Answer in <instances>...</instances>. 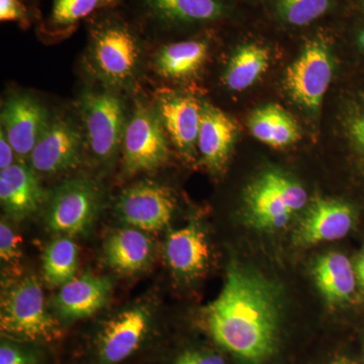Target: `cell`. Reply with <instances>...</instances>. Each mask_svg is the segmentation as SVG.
<instances>
[{"mask_svg":"<svg viewBox=\"0 0 364 364\" xmlns=\"http://www.w3.org/2000/svg\"><path fill=\"white\" fill-rule=\"evenodd\" d=\"M164 254L177 277L196 279L205 272L210 262V244L205 230L196 222L173 230L165 240Z\"/></svg>","mask_w":364,"mask_h":364,"instance_id":"obj_16","label":"cell"},{"mask_svg":"<svg viewBox=\"0 0 364 364\" xmlns=\"http://www.w3.org/2000/svg\"><path fill=\"white\" fill-rule=\"evenodd\" d=\"M238 135V126L226 112L210 104L202 105L198 149L203 162L213 172L224 168Z\"/></svg>","mask_w":364,"mask_h":364,"instance_id":"obj_19","label":"cell"},{"mask_svg":"<svg viewBox=\"0 0 364 364\" xmlns=\"http://www.w3.org/2000/svg\"><path fill=\"white\" fill-rule=\"evenodd\" d=\"M123 4L124 0H53L51 11L41 23L40 33L52 40L68 37L81 21Z\"/></svg>","mask_w":364,"mask_h":364,"instance_id":"obj_22","label":"cell"},{"mask_svg":"<svg viewBox=\"0 0 364 364\" xmlns=\"http://www.w3.org/2000/svg\"><path fill=\"white\" fill-rule=\"evenodd\" d=\"M280 318L277 287L233 261L221 293L202 311L200 324L214 344L241 364H265L279 347Z\"/></svg>","mask_w":364,"mask_h":364,"instance_id":"obj_1","label":"cell"},{"mask_svg":"<svg viewBox=\"0 0 364 364\" xmlns=\"http://www.w3.org/2000/svg\"><path fill=\"white\" fill-rule=\"evenodd\" d=\"M141 28L156 32L208 25L229 14L226 0H130Z\"/></svg>","mask_w":364,"mask_h":364,"instance_id":"obj_9","label":"cell"},{"mask_svg":"<svg viewBox=\"0 0 364 364\" xmlns=\"http://www.w3.org/2000/svg\"><path fill=\"white\" fill-rule=\"evenodd\" d=\"M308 202L299 182L279 171H267L249 184L244 193L246 214L254 227L279 230Z\"/></svg>","mask_w":364,"mask_h":364,"instance_id":"obj_4","label":"cell"},{"mask_svg":"<svg viewBox=\"0 0 364 364\" xmlns=\"http://www.w3.org/2000/svg\"><path fill=\"white\" fill-rule=\"evenodd\" d=\"M14 149L4 132H0V170H4L14 164Z\"/></svg>","mask_w":364,"mask_h":364,"instance_id":"obj_32","label":"cell"},{"mask_svg":"<svg viewBox=\"0 0 364 364\" xmlns=\"http://www.w3.org/2000/svg\"><path fill=\"white\" fill-rule=\"evenodd\" d=\"M79 251L71 237L60 236L46 248L43 256V277L48 286L61 287L75 277Z\"/></svg>","mask_w":364,"mask_h":364,"instance_id":"obj_26","label":"cell"},{"mask_svg":"<svg viewBox=\"0 0 364 364\" xmlns=\"http://www.w3.org/2000/svg\"><path fill=\"white\" fill-rule=\"evenodd\" d=\"M0 332L4 338L43 346L63 339L61 322L46 306L44 291L35 275L16 282L2 299Z\"/></svg>","mask_w":364,"mask_h":364,"instance_id":"obj_3","label":"cell"},{"mask_svg":"<svg viewBox=\"0 0 364 364\" xmlns=\"http://www.w3.org/2000/svg\"><path fill=\"white\" fill-rule=\"evenodd\" d=\"M112 282L109 277L83 274L61 287L54 299L55 312L66 323L87 318L100 312L111 296Z\"/></svg>","mask_w":364,"mask_h":364,"instance_id":"obj_15","label":"cell"},{"mask_svg":"<svg viewBox=\"0 0 364 364\" xmlns=\"http://www.w3.org/2000/svg\"><path fill=\"white\" fill-rule=\"evenodd\" d=\"M329 364H359L356 361L352 360L347 358H338L332 360Z\"/></svg>","mask_w":364,"mask_h":364,"instance_id":"obj_35","label":"cell"},{"mask_svg":"<svg viewBox=\"0 0 364 364\" xmlns=\"http://www.w3.org/2000/svg\"><path fill=\"white\" fill-rule=\"evenodd\" d=\"M268 66L269 52L267 48L255 44L241 46L228 62L225 85L236 92L248 90L265 73Z\"/></svg>","mask_w":364,"mask_h":364,"instance_id":"obj_25","label":"cell"},{"mask_svg":"<svg viewBox=\"0 0 364 364\" xmlns=\"http://www.w3.org/2000/svg\"><path fill=\"white\" fill-rule=\"evenodd\" d=\"M356 273H358L359 282H360V284L364 287V252L361 254L358 261V264H356Z\"/></svg>","mask_w":364,"mask_h":364,"instance_id":"obj_34","label":"cell"},{"mask_svg":"<svg viewBox=\"0 0 364 364\" xmlns=\"http://www.w3.org/2000/svg\"><path fill=\"white\" fill-rule=\"evenodd\" d=\"M88 23L87 66L109 87H123L136 78L143 53L140 25L117 9L100 11Z\"/></svg>","mask_w":364,"mask_h":364,"instance_id":"obj_2","label":"cell"},{"mask_svg":"<svg viewBox=\"0 0 364 364\" xmlns=\"http://www.w3.org/2000/svg\"><path fill=\"white\" fill-rule=\"evenodd\" d=\"M21 237L11 225L2 219L0 223V258L6 264L18 263L21 257Z\"/></svg>","mask_w":364,"mask_h":364,"instance_id":"obj_30","label":"cell"},{"mask_svg":"<svg viewBox=\"0 0 364 364\" xmlns=\"http://www.w3.org/2000/svg\"><path fill=\"white\" fill-rule=\"evenodd\" d=\"M83 141L82 133L69 119L50 122L31 153V167L47 176L68 171L80 162Z\"/></svg>","mask_w":364,"mask_h":364,"instance_id":"obj_12","label":"cell"},{"mask_svg":"<svg viewBox=\"0 0 364 364\" xmlns=\"http://www.w3.org/2000/svg\"><path fill=\"white\" fill-rule=\"evenodd\" d=\"M333 70L331 49L324 39L317 38L305 46L287 69L284 86L296 104L317 111L331 83Z\"/></svg>","mask_w":364,"mask_h":364,"instance_id":"obj_10","label":"cell"},{"mask_svg":"<svg viewBox=\"0 0 364 364\" xmlns=\"http://www.w3.org/2000/svg\"><path fill=\"white\" fill-rule=\"evenodd\" d=\"M152 332V315L144 306L116 314L91 338L90 364H126L145 349Z\"/></svg>","mask_w":364,"mask_h":364,"instance_id":"obj_5","label":"cell"},{"mask_svg":"<svg viewBox=\"0 0 364 364\" xmlns=\"http://www.w3.org/2000/svg\"><path fill=\"white\" fill-rule=\"evenodd\" d=\"M36 16L23 0H0V21L16 23L21 28H28Z\"/></svg>","mask_w":364,"mask_h":364,"instance_id":"obj_29","label":"cell"},{"mask_svg":"<svg viewBox=\"0 0 364 364\" xmlns=\"http://www.w3.org/2000/svg\"><path fill=\"white\" fill-rule=\"evenodd\" d=\"M79 112L91 154L100 161H111L122 148L128 122L123 100L111 90L86 91Z\"/></svg>","mask_w":364,"mask_h":364,"instance_id":"obj_6","label":"cell"},{"mask_svg":"<svg viewBox=\"0 0 364 364\" xmlns=\"http://www.w3.org/2000/svg\"><path fill=\"white\" fill-rule=\"evenodd\" d=\"M249 128L257 140L273 148L289 147L301 136L294 117L277 105H265L254 112Z\"/></svg>","mask_w":364,"mask_h":364,"instance_id":"obj_24","label":"cell"},{"mask_svg":"<svg viewBox=\"0 0 364 364\" xmlns=\"http://www.w3.org/2000/svg\"><path fill=\"white\" fill-rule=\"evenodd\" d=\"M122 151L128 174L154 171L168 160V138L155 107L136 105L127 122Z\"/></svg>","mask_w":364,"mask_h":364,"instance_id":"obj_8","label":"cell"},{"mask_svg":"<svg viewBox=\"0 0 364 364\" xmlns=\"http://www.w3.org/2000/svg\"><path fill=\"white\" fill-rule=\"evenodd\" d=\"M154 107L170 142L191 159L198 147L202 105L191 95L163 90L155 97Z\"/></svg>","mask_w":364,"mask_h":364,"instance_id":"obj_13","label":"cell"},{"mask_svg":"<svg viewBox=\"0 0 364 364\" xmlns=\"http://www.w3.org/2000/svg\"><path fill=\"white\" fill-rule=\"evenodd\" d=\"M49 123L47 109L32 95H14L2 105L1 130L18 156H30Z\"/></svg>","mask_w":364,"mask_h":364,"instance_id":"obj_14","label":"cell"},{"mask_svg":"<svg viewBox=\"0 0 364 364\" xmlns=\"http://www.w3.org/2000/svg\"><path fill=\"white\" fill-rule=\"evenodd\" d=\"M176 200L168 186L142 181L124 189L117 198L116 212L128 226L144 232L161 231L176 212Z\"/></svg>","mask_w":364,"mask_h":364,"instance_id":"obj_11","label":"cell"},{"mask_svg":"<svg viewBox=\"0 0 364 364\" xmlns=\"http://www.w3.org/2000/svg\"><path fill=\"white\" fill-rule=\"evenodd\" d=\"M363 4H364V0H363Z\"/></svg>","mask_w":364,"mask_h":364,"instance_id":"obj_37","label":"cell"},{"mask_svg":"<svg viewBox=\"0 0 364 364\" xmlns=\"http://www.w3.org/2000/svg\"><path fill=\"white\" fill-rule=\"evenodd\" d=\"M352 208L347 203L318 198L310 205L294 234L296 244L314 245L343 238L353 226Z\"/></svg>","mask_w":364,"mask_h":364,"instance_id":"obj_17","label":"cell"},{"mask_svg":"<svg viewBox=\"0 0 364 364\" xmlns=\"http://www.w3.org/2000/svg\"><path fill=\"white\" fill-rule=\"evenodd\" d=\"M42 347L1 337L0 364H43Z\"/></svg>","mask_w":364,"mask_h":364,"instance_id":"obj_28","label":"cell"},{"mask_svg":"<svg viewBox=\"0 0 364 364\" xmlns=\"http://www.w3.org/2000/svg\"><path fill=\"white\" fill-rule=\"evenodd\" d=\"M210 51L205 39H188L164 44L155 52L153 69L168 80H184L202 69Z\"/></svg>","mask_w":364,"mask_h":364,"instance_id":"obj_21","label":"cell"},{"mask_svg":"<svg viewBox=\"0 0 364 364\" xmlns=\"http://www.w3.org/2000/svg\"><path fill=\"white\" fill-rule=\"evenodd\" d=\"M154 257L152 239L142 230L122 228L105 242L104 258L112 269L124 274H135L149 267Z\"/></svg>","mask_w":364,"mask_h":364,"instance_id":"obj_20","label":"cell"},{"mask_svg":"<svg viewBox=\"0 0 364 364\" xmlns=\"http://www.w3.org/2000/svg\"><path fill=\"white\" fill-rule=\"evenodd\" d=\"M100 191L92 179H69L55 189L50 198L46 224L53 233L74 237L87 233L97 219Z\"/></svg>","mask_w":364,"mask_h":364,"instance_id":"obj_7","label":"cell"},{"mask_svg":"<svg viewBox=\"0 0 364 364\" xmlns=\"http://www.w3.org/2000/svg\"><path fill=\"white\" fill-rule=\"evenodd\" d=\"M169 364H227V361L220 352L213 349L189 347L176 353Z\"/></svg>","mask_w":364,"mask_h":364,"instance_id":"obj_31","label":"cell"},{"mask_svg":"<svg viewBox=\"0 0 364 364\" xmlns=\"http://www.w3.org/2000/svg\"><path fill=\"white\" fill-rule=\"evenodd\" d=\"M333 0H274L275 11L289 25H310L328 13Z\"/></svg>","mask_w":364,"mask_h":364,"instance_id":"obj_27","label":"cell"},{"mask_svg":"<svg viewBox=\"0 0 364 364\" xmlns=\"http://www.w3.org/2000/svg\"><path fill=\"white\" fill-rule=\"evenodd\" d=\"M350 135L359 149L364 153V112L359 114L352 121L350 124Z\"/></svg>","mask_w":364,"mask_h":364,"instance_id":"obj_33","label":"cell"},{"mask_svg":"<svg viewBox=\"0 0 364 364\" xmlns=\"http://www.w3.org/2000/svg\"><path fill=\"white\" fill-rule=\"evenodd\" d=\"M37 172L21 163H14L0 172V202L11 219L25 220L39 212L46 193Z\"/></svg>","mask_w":364,"mask_h":364,"instance_id":"obj_18","label":"cell"},{"mask_svg":"<svg viewBox=\"0 0 364 364\" xmlns=\"http://www.w3.org/2000/svg\"><path fill=\"white\" fill-rule=\"evenodd\" d=\"M358 45L360 46L361 49L364 51V28L358 33Z\"/></svg>","mask_w":364,"mask_h":364,"instance_id":"obj_36","label":"cell"},{"mask_svg":"<svg viewBox=\"0 0 364 364\" xmlns=\"http://www.w3.org/2000/svg\"><path fill=\"white\" fill-rule=\"evenodd\" d=\"M318 291L330 304L348 301L355 289V273L350 261L341 253L321 256L314 267Z\"/></svg>","mask_w":364,"mask_h":364,"instance_id":"obj_23","label":"cell"}]
</instances>
